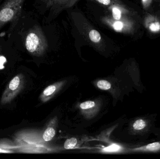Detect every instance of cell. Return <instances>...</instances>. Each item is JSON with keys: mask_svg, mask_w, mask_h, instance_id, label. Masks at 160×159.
<instances>
[{"mask_svg": "<svg viewBox=\"0 0 160 159\" xmlns=\"http://www.w3.org/2000/svg\"><path fill=\"white\" fill-rule=\"evenodd\" d=\"M95 105V103L94 102L92 101H87L82 103L80 105V107L82 109H87L89 108H92Z\"/></svg>", "mask_w": 160, "mask_h": 159, "instance_id": "obj_17", "label": "cell"}, {"mask_svg": "<svg viewBox=\"0 0 160 159\" xmlns=\"http://www.w3.org/2000/svg\"><path fill=\"white\" fill-rule=\"evenodd\" d=\"M149 122L147 119L143 118L137 119L132 124L133 131L137 133H142L145 132L149 127Z\"/></svg>", "mask_w": 160, "mask_h": 159, "instance_id": "obj_9", "label": "cell"}, {"mask_svg": "<svg viewBox=\"0 0 160 159\" xmlns=\"http://www.w3.org/2000/svg\"><path fill=\"white\" fill-rule=\"evenodd\" d=\"M24 86V77L22 74H19L14 77L9 82L1 98L2 105L11 102L19 94Z\"/></svg>", "mask_w": 160, "mask_h": 159, "instance_id": "obj_3", "label": "cell"}, {"mask_svg": "<svg viewBox=\"0 0 160 159\" xmlns=\"http://www.w3.org/2000/svg\"><path fill=\"white\" fill-rule=\"evenodd\" d=\"M55 132L52 128H49L44 132L43 135V140L46 142L51 141L55 135Z\"/></svg>", "mask_w": 160, "mask_h": 159, "instance_id": "obj_12", "label": "cell"}, {"mask_svg": "<svg viewBox=\"0 0 160 159\" xmlns=\"http://www.w3.org/2000/svg\"><path fill=\"white\" fill-rule=\"evenodd\" d=\"M132 152L138 153H158L160 152V142L151 143L132 149Z\"/></svg>", "mask_w": 160, "mask_h": 159, "instance_id": "obj_8", "label": "cell"}, {"mask_svg": "<svg viewBox=\"0 0 160 159\" xmlns=\"http://www.w3.org/2000/svg\"><path fill=\"white\" fill-rule=\"evenodd\" d=\"M25 1L4 0L0 5V29L8 22L14 25L19 20Z\"/></svg>", "mask_w": 160, "mask_h": 159, "instance_id": "obj_2", "label": "cell"}, {"mask_svg": "<svg viewBox=\"0 0 160 159\" xmlns=\"http://www.w3.org/2000/svg\"><path fill=\"white\" fill-rule=\"evenodd\" d=\"M146 28L153 33L160 32V22L158 18L153 15L147 16L144 21Z\"/></svg>", "mask_w": 160, "mask_h": 159, "instance_id": "obj_7", "label": "cell"}, {"mask_svg": "<svg viewBox=\"0 0 160 159\" xmlns=\"http://www.w3.org/2000/svg\"><path fill=\"white\" fill-rule=\"evenodd\" d=\"M0 1H1V0H0Z\"/></svg>", "mask_w": 160, "mask_h": 159, "instance_id": "obj_22", "label": "cell"}, {"mask_svg": "<svg viewBox=\"0 0 160 159\" xmlns=\"http://www.w3.org/2000/svg\"><path fill=\"white\" fill-rule=\"evenodd\" d=\"M109 8L111 11V15L109 16L113 20H119L126 17V14L128 13V9L122 4L112 5L109 6Z\"/></svg>", "mask_w": 160, "mask_h": 159, "instance_id": "obj_6", "label": "cell"}, {"mask_svg": "<svg viewBox=\"0 0 160 159\" xmlns=\"http://www.w3.org/2000/svg\"><path fill=\"white\" fill-rule=\"evenodd\" d=\"M17 149V146L9 140L0 141V153H13Z\"/></svg>", "mask_w": 160, "mask_h": 159, "instance_id": "obj_11", "label": "cell"}, {"mask_svg": "<svg viewBox=\"0 0 160 159\" xmlns=\"http://www.w3.org/2000/svg\"><path fill=\"white\" fill-rule=\"evenodd\" d=\"M78 0H52L51 6L54 9H62L72 7Z\"/></svg>", "mask_w": 160, "mask_h": 159, "instance_id": "obj_10", "label": "cell"}, {"mask_svg": "<svg viewBox=\"0 0 160 159\" xmlns=\"http://www.w3.org/2000/svg\"><path fill=\"white\" fill-rule=\"evenodd\" d=\"M152 0H142L143 7L145 9H148L152 3Z\"/></svg>", "mask_w": 160, "mask_h": 159, "instance_id": "obj_19", "label": "cell"}, {"mask_svg": "<svg viewBox=\"0 0 160 159\" xmlns=\"http://www.w3.org/2000/svg\"><path fill=\"white\" fill-rule=\"evenodd\" d=\"M89 1H94V0H89Z\"/></svg>", "mask_w": 160, "mask_h": 159, "instance_id": "obj_21", "label": "cell"}, {"mask_svg": "<svg viewBox=\"0 0 160 159\" xmlns=\"http://www.w3.org/2000/svg\"><path fill=\"white\" fill-rule=\"evenodd\" d=\"M104 23L116 31L122 33L129 32L132 29V23L127 17L119 20H113L109 16L103 18Z\"/></svg>", "mask_w": 160, "mask_h": 159, "instance_id": "obj_4", "label": "cell"}, {"mask_svg": "<svg viewBox=\"0 0 160 159\" xmlns=\"http://www.w3.org/2000/svg\"><path fill=\"white\" fill-rule=\"evenodd\" d=\"M97 2L105 6L112 5L115 4H121L120 0H96Z\"/></svg>", "mask_w": 160, "mask_h": 159, "instance_id": "obj_15", "label": "cell"}, {"mask_svg": "<svg viewBox=\"0 0 160 159\" xmlns=\"http://www.w3.org/2000/svg\"><path fill=\"white\" fill-rule=\"evenodd\" d=\"M97 86L99 88L103 90H107L111 88V84L106 80H100L97 83Z\"/></svg>", "mask_w": 160, "mask_h": 159, "instance_id": "obj_14", "label": "cell"}, {"mask_svg": "<svg viewBox=\"0 0 160 159\" xmlns=\"http://www.w3.org/2000/svg\"><path fill=\"white\" fill-rule=\"evenodd\" d=\"M82 25V27L80 29L81 32L89 44L97 46L102 45L104 44L100 33L93 29L90 24L84 21Z\"/></svg>", "mask_w": 160, "mask_h": 159, "instance_id": "obj_5", "label": "cell"}, {"mask_svg": "<svg viewBox=\"0 0 160 159\" xmlns=\"http://www.w3.org/2000/svg\"><path fill=\"white\" fill-rule=\"evenodd\" d=\"M22 43L26 50L34 55L43 53L48 47V42L40 26L35 25L23 32Z\"/></svg>", "mask_w": 160, "mask_h": 159, "instance_id": "obj_1", "label": "cell"}, {"mask_svg": "<svg viewBox=\"0 0 160 159\" xmlns=\"http://www.w3.org/2000/svg\"><path fill=\"white\" fill-rule=\"evenodd\" d=\"M56 90V87L53 85L49 86L44 91L43 94L45 96H49L52 94Z\"/></svg>", "mask_w": 160, "mask_h": 159, "instance_id": "obj_18", "label": "cell"}, {"mask_svg": "<svg viewBox=\"0 0 160 159\" xmlns=\"http://www.w3.org/2000/svg\"><path fill=\"white\" fill-rule=\"evenodd\" d=\"M77 144V140L75 138H71L68 139L64 143V148L66 149L73 148Z\"/></svg>", "mask_w": 160, "mask_h": 159, "instance_id": "obj_13", "label": "cell"}, {"mask_svg": "<svg viewBox=\"0 0 160 159\" xmlns=\"http://www.w3.org/2000/svg\"><path fill=\"white\" fill-rule=\"evenodd\" d=\"M41 1H42L43 2L45 3L48 7L51 6V4L52 2V0H41Z\"/></svg>", "mask_w": 160, "mask_h": 159, "instance_id": "obj_20", "label": "cell"}, {"mask_svg": "<svg viewBox=\"0 0 160 159\" xmlns=\"http://www.w3.org/2000/svg\"><path fill=\"white\" fill-rule=\"evenodd\" d=\"M121 148L122 147L120 146L114 144L104 148L103 149V151H105V152H117V151H119Z\"/></svg>", "mask_w": 160, "mask_h": 159, "instance_id": "obj_16", "label": "cell"}]
</instances>
